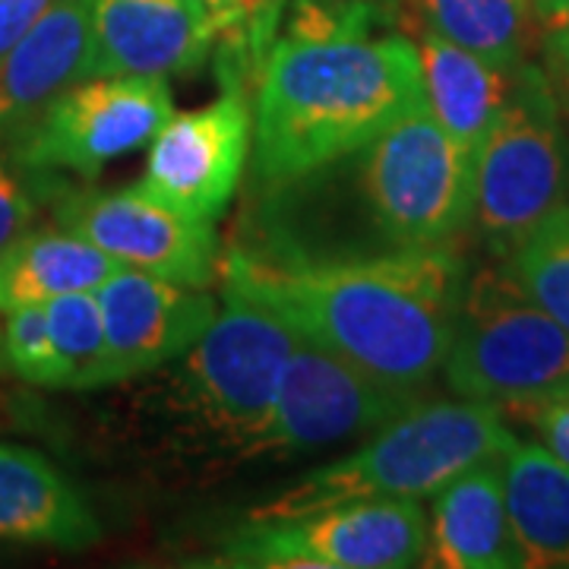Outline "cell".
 Returning <instances> with one entry per match:
<instances>
[{
  "label": "cell",
  "instance_id": "cell-1",
  "mask_svg": "<svg viewBox=\"0 0 569 569\" xmlns=\"http://www.w3.org/2000/svg\"><path fill=\"white\" fill-rule=\"evenodd\" d=\"M471 193L475 152L418 102L361 149L263 190L253 224L288 263L387 257L456 247Z\"/></svg>",
  "mask_w": 569,
  "mask_h": 569
},
{
  "label": "cell",
  "instance_id": "cell-2",
  "mask_svg": "<svg viewBox=\"0 0 569 569\" xmlns=\"http://www.w3.org/2000/svg\"><path fill=\"white\" fill-rule=\"evenodd\" d=\"M219 279L298 336L392 387L425 392L447 361L468 272L456 247L326 263H276L231 247Z\"/></svg>",
  "mask_w": 569,
  "mask_h": 569
},
{
  "label": "cell",
  "instance_id": "cell-3",
  "mask_svg": "<svg viewBox=\"0 0 569 569\" xmlns=\"http://www.w3.org/2000/svg\"><path fill=\"white\" fill-rule=\"evenodd\" d=\"M253 183L295 181L361 149L425 102L408 36L276 39L253 82Z\"/></svg>",
  "mask_w": 569,
  "mask_h": 569
},
{
  "label": "cell",
  "instance_id": "cell-4",
  "mask_svg": "<svg viewBox=\"0 0 569 569\" xmlns=\"http://www.w3.org/2000/svg\"><path fill=\"white\" fill-rule=\"evenodd\" d=\"M512 443L516 433L500 418V408L471 399H418L377 427L365 447L301 475L253 509L250 519L301 516L351 500H425L466 468L503 456Z\"/></svg>",
  "mask_w": 569,
  "mask_h": 569
},
{
  "label": "cell",
  "instance_id": "cell-5",
  "mask_svg": "<svg viewBox=\"0 0 569 569\" xmlns=\"http://www.w3.org/2000/svg\"><path fill=\"white\" fill-rule=\"evenodd\" d=\"M222 295L216 320L178 358L171 406L216 449L263 456L298 332L244 295Z\"/></svg>",
  "mask_w": 569,
  "mask_h": 569
},
{
  "label": "cell",
  "instance_id": "cell-6",
  "mask_svg": "<svg viewBox=\"0 0 569 569\" xmlns=\"http://www.w3.org/2000/svg\"><path fill=\"white\" fill-rule=\"evenodd\" d=\"M443 377L459 399L516 408L567 396L569 332L531 301L509 269L466 279Z\"/></svg>",
  "mask_w": 569,
  "mask_h": 569
},
{
  "label": "cell",
  "instance_id": "cell-7",
  "mask_svg": "<svg viewBox=\"0 0 569 569\" xmlns=\"http://www.w3.org/2000/svg\"><path fill=\"white\" fill-rule=\"evenodd\" d=\"M567 140L548 77L522 63L503 114L475 149L471 224L507 253L567 193Z\"/></svg>",
  "mask_w": 569,
  "mask_h": 569
},
{
  "label": "cell",
  "instance_id": "cell-8",
  "mask_svg": "<svg viewBox=\"0 0 569 569\" xmlns=\"http://www.w3.org/2000/svg\"><path fill=\"white\" fill-rule=\"evenodd\" d=\"M418 500H351L301 516L250 519L219 548V567L406 569L425 563Z\"/></svg>",
  "mask_w": 569,
  "mask_h": 569
},
{
  "label": "cell",
  "instance_id": "cell-9",
  "mask_svg": "<svg viewBox=\"0 0 569 569\" xmlns=\"http://www.w3.org/2000/svg\"><path fill=\"white\" fill-rule=\"evenodd\" d=\"M174 114L168 80L156 77H89L63 89L17 140L29 168L73 171L96 178L104 164L149 146Z\"/></svg>",
  "mask_w": 569,
  "mask_h": 569
},
{
  "label": "cell",
  "instance_id": "cell-10",
  "mask_svg": "<svg viewBox=\"0 0 569 569\" xmlns=\"http://www.w3.org/2000/svg\"><path fill=\"white\" fill-rule=\"evenodd\" d=\"M61 231L99 247L111 260L171 282L209 288L222 253L212 222L190 219L149 197L140 183L127 190H73L54 203Z\"/></svg>",
  "mask_w": 569,
  "mask_h": 569
},
{
  "label": "cell",
  "instance_id": "cell-11",
  "mask_svg": "<svg viewBox=\"0 0 569 569\" xmlns=\"http://www.w3.org/2000/svg\"><path fill=\"white\" fill-rule=\"evenodd\" d=\"M253 140L247 86L222 82L216 102L171 114L149 142L140 187L190 219L216 222L234 200Z\"/></svg>",
  "mask_w": 569,
  "mask_h": 569
},
{
  "label": "cell",
  "instance_id": "cell-12",
  "mask_svg": "<svg viewBox=\"0 0 569 569\" xmlns=\"http://www.w3.org/2000/svg\"><path fill=\"white\" fill-rule=\"evenodd\" d=\"M418 399V389L392 387L298 336L279 383L266 452H310L373 433Z\"/></svg>",
  "mask_w": 569,
  "mask_h": 569
},
{
  "label": "cell",
  "instance_id": "cell-13",
  "mask_svg": "<svg viewBox=\"0 0 569 569\" xmlns=\"http://www.w3.org/2000/svg\"><path fill=\"white\" fill-rule=\"evenodd\" d=\"M118 383L178 361L216 320L209 288L171 282L123 266L96 288Z\"/></svg>",
  "mask_w": 569,
  "mask_h": 569
},
{
  "label": "cell",
  "instance_id": "cell-14",
  "mask_svg": "<svg viewBox=\"0 0 569 569\" xmlns=\"http://www.w3.org/2000/svg\"><path fill=\"white\" fill-rule=\"evenodd\" d=\"M96 63L92 77H187L212 51L200 0H86Z\"/></svg>",
  "mask_w": 569,
  "mask_h": 569
},
{
  "label": "cell",
  "instance_id": "cell-15",
  "mask_svg": "<svg viewBox=\"0 0 569 569\" xmlns=\"http://www.w3.org/2000/svg\"><path fill=\"white\" fill-rule=\"evenodd\" d=\"M92 63L96 44L86 0H51L0 61V142L26 137L63 89L92 77Z\"/></svg>",
  "mask_w": 569,
  "mask_h": 569
},
{
  "label": "cell",
  "instance_id": "cell-16",
  "mask_svg": "<svg viewBox=\"0 0 569 569\" xmlns=\"http://www.w3.org/2000/svg\"><path fill=\"white\" fill-rule=\"evenodd\" d=\"M425 563L447 569L526 567V553L509 526L500 456L466 468L433 493Z\"/></svg>",
  "mask_w": 569,
  "mask_h": 569
},
{
  "label": "cell",
  "instance_id": "cell-17",
  "mask_svg": "<svg viewBox=\"0 0 569 569\" xmlns=\"http://www.w3.org/2000/svg\"><path fill=\"white\" fill-rule=\"evenodd\" d=\"M0 538L82 550L102 538V522L54 462L36 449L0 443Z\"/></svg>",
  "mask_w": 569,
  "mask_h": 569
},
{
  "label": "cell",
  "instance_id": "cell-18",
  "mask_svg": "<svg viewBox=\"0 0 569 569\" xmlns=\"http://www.w3.org/2000/svg\"><path fill=\"white\" fill-rule=\"evenodd\" d=\"M430 114L471 152L503 114L519 67L493 63L433 32H411Z\"/></svg>",
  "mask_w": 569,
  "mask_h": 569
},
{
  "label": "cell",
  "instance_id": "cell-19",
  "mask_svg": "<svg viewBox=\"0 0 569 569\" xmlns=\"http://www.w3.org/2000/svg\"><path fill=\"white\" fill-rule=\"evenodd\" d=\"M500 475L526 567H569V466L541 443L516 440L500 456Z\"/></svg>",
  "mask_w": 569,
  "mask_h": 569
},
{
  "label": "cell",
  "instance_id": "cell-20",
  "mask_svg": "<svg viewBox=\"0 0 569 569\" xmlns=\"http://www.w3.org/2000/svg\"><path fill=\"white\" fill-rule=\"evenodd\" d=\"M118 269V260L67 231H26L0 250V313L96 291Z\"/></svg>",
  "mask_w": 569,
  "mask_h": 569
},
{
  "label": "cell",
  "instance_id": "cell-21",
  "mask_svg": "<svg viewBox=\"0 0 569 569\" xmlns=\"http://www.w3.org/2000/svg\"><path fill=\"white\" fill-rule=\"evenodd\" d=\"M396 22L411 32H433L503 67L529 58L535 39L531 0H399Z\"/></svg>",
  "mask_w": 569,
  "mask_h": 569
},
{
  "label": "cell",
  "instance_id": "cell-22",
  "mask_svg": "<svg viewBox=\"0 0 569 569\" xmlns=\"http://www.w3.org/2000/svg\"><path fill=\"white\" fill-rule=\"evenodd\" d=\"M48 332L61 365V389H99L118 383L96 291H73L44 305Z\"/></svg>",
  "mask_w": 569,
  "mask_h": 569
},
{
  "label": "cell",
  "instance_id": "cell-23",
  "mask_svg": "<svg viewBox=\"0 0 569 569\" xmlns=\"http://www.w3.org/2000/svg\"><path fill=\"white\" fill-rule=\"evenodd\" d=\"M509 276L569 332V206L560 203L507 257Z\"/></svg>",
  "mask_w": 569,
  "mask_h": 569
},
{
  "label": "cell",
  "instance_id": "cell-24",
  "mask_svg": "<svg viewBox=\"0 0 569 569\" xmlns=\"http://www.w3.org/2000/svg\"><path fill=\"white\" fill-rule=\"evenodd\" d=\"M0 342H3L7 365L13 367L26 383L61 389V365H58L54 342L48 332L44 305L17 307L3 313Z\"/></svg>",
  "mask_w": 569,
  "mask_h": 569
},
{
  "label": "cell",
  "instance_id": "cell-25",
  "mask_svg": "<svg viewBox=\"0 0 569 569\" xmlns=\"http://www.w3.org/2000/svg\"><path fill=\"white\" fill-rule=\"evenodd\" d=\"M512 411L522 415V421H529L550 456H557L563 466H569V392L529 402V406H516Z\"/></svg>",
  "mask_w": 569,
  "mask_h": 569
},
{
  "label": "cell",
  "instance_id": "cell-26",
  "mask_svg": "<svg viewBox=\"0 0 569 569\" xmlns=\"http://www.w3.org/2000/svg\"><path fill=\"white\" fill-rule=\"evenodd\" d=\"M32 219H36L32 197L22 190V183L0 162V250L13 244L17 238H22L29 231Z\"/></svg>",
  "mask_w": 569,
  "mask_h": 569
},
{
  "label": "cell",
  "instance_id": "cell-27",
  "mask_svg": "<svg viewBox=\"0 0 569 569\" xmlns=\"http://www.w3.org/2000/svg\"><path fill=\"white\" fill-rule=\"evenodd\" d=\"M48 7L51 0H0V61L20 44Z\"/></svg>",
  "mask_w": 569,
  "mask_h": 569
},
{
  "label": "cell",
  "instance_id": "cell-28",
  "mask_svg": "<svg viewBox=\"0 0 569 569\" xmlns=\"http://www.w3.org/2000/svg\"><path fill=\"white\" fill-rule=\"evenodd\" d=\"M212 26V36L219 41V54H234L238 41H241V22L244 10L241 0H200Z\"/></svg>",
  "mask_w": 569,
  "mask_h": 569
},
{
  "label": "cell",
  "instance_id": "cell-29",
  "mask_svg": "<svg viewBox=\"0 0 569 569\" xmlns=\"http://www.w3.org/2000/svg\"><path fill=\"white\" fill-rule=\"evenodd\" d=\"M535 17L541 26H548L550 32L569 26V0H531Z\"/></svg>",
  "mask_w": 569,
  "mask_h": 569
},
{
  "label": "cell",
  "instance_id": "cell-30",
  "mask_svg": "<svg viewBox=\"0 0 569 569\" xmlns=\"http://www.w3.org/2000/svg\"><path fill=\"white\" fill-rule=\"evenodd\" d=\"M550 54H553V61H569V26L550 36Z\"/></svg>",
  "mask_w": 569,
  "mask_h": 569
},
{
  "label": "cell",
  "instance_id": "cell-31",
  "mask_svg": "<svg viewBox=\"0 0 569 569\" xmlns=\"http://www.w3.org/2000/svg\"><path fill=\"white\" fill-rule=\"evenodd\" d=\"M358 3H373V7H383V10H389L392 17H396V7H399V0H358Z\"/></svg>",
  "mask_w": 569,
  "mask_h": 569
},
{
  "label": "cell",
  "instance_id": "cell-32",
  "mask_svg": "<svg viewBox=\"0 0 569 569\" xmlns=\"http://www.w3.org/2000/svg\"><path fill=\"white\" fill-rule=\"evenodd\" d=\"M557 67H560V86H563V92H567L569 99V61H557Z\"/></svg>",
  "mask_w": 569,
  "mask_h": 569
},
{
  "label": "cell",
  "instance_id": "cell-33",
  "mask_svg": "<svg viewBox=\"0 0 569 569\" xmlns=\"http://www.w3.org/2000/svg\"><path fill=\"white\" fill-rule=\"evenodd\" d=\"M7 365V358H3V342H0V367Z\"/></svg>",
  "mask_w": 569,
  "mask_h": 569
}]
</instances>
